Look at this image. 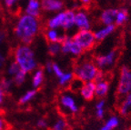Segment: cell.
<instances>
[{
  "mask_svg": "<svg viewBox=\"0 0 131 130\" xmlns=\"http://www.w3.org/2000/svg\"><path fill=\"white\" fill-rule=\"evenodd\" d=\"M47 51L51 56H57L61 53V44L59 43H49L47 47Z\"/></svg>",
  "mask_w": 131,
  "mask_h": 130,
  "instance_id": "obj_27",
  "label": "cell"
},
{
  "mask_svg": "<svg viewBox=\"0 0 131 130\" xmlns=\"http://www.w3.org/2000/svg\"><path fill=\"white\" fill-rule=\"evenodd\" d=\"M20 70V67H18V65L16 63L15 61L11 62L10 65L7 67V74L11 77H14L16 74L18 73V71Z\"/></svg>",
  "mask_w": 131,
  "mask_h": 130,
  "instance_id": "obj_29",
  "label": "cell"
},
{
  "mask_svg": "<svg viewBox=\"0 0 131 130\" xmlns=\"http://www.w3.org/2000/svg\"><path fill=\"white\" fill-rule=\"evenodd\" d=\"M14 61L26 73L34 72L37 68L35 52L29 46L19 45L14 51Z\"/></svg>",
  "mask_w": 131,
  "mask_h": 130,
  "instance_id": "obj_2",
  "label": "cell"
},
{
  "mask_svg": "<svg viewBox=\"0 0 131 130\" xmlns=\"http://www.w3.org/2000/svg\"><path fill=\"white\" fill-rule=\"evenodd\" d=\"M106 112H105V108H100V109H96V116L97 119L102 120L104 119Z\"/></svg>",
  "mask_w": 131,
  "mask_h": 130,
  "instance_id": "obj_32",
  "label": "cell"
},
{
  "mask_svg": "<svg viewBox=\"0 0 131 130\" xmlns=\"http://www.w3.org/2000/svg\"><path fill=\"white\" fill-rule=\"evenodd\" d=\"M96 109H100V108H105L106 107V100L105 99H99L96 103V106H95Z\"/></svg>",
  "mask_w": 131,
  "mask_h": 130,
  "instance_id": "obj_34",
  "label": "cell"
},
{
  "mask_svg": "<svg viewBox=\"0 0 131 130\" xmlns=\"http://www.w3.org/2000/svg\"><path fill=\"white\" fill-rule=\"evenodd\" d=\"M127 20H128V12H127V10L126 8H118L114 25L116 27H120V26H123L125 23H127Z\"/></svg>",
  "mask_w": 131,
  "mask_h": 130,
  "instance_id": "obj_21",
  "label": "cell"
},
{
  "mask_svg": "<svg viewBox=\"0 0 131 130\" xmlns=\"http://www.w3.org/2000/svg\"><path fill=\"white\" fill-rule=\"evenodd\" d=\"M44 79H45V72L44 69L41 67H37L36 69L32 75V85L34 89L37 90V88H40L42 84L44 83Z\"/></svg>",
  "mask_w": 131,
  "mask_h": 130,
  "instance_id": "obj_19",
  "label": "cell"
},
{
  "mask_svg": "<svg viewBox=\"0 0 131 130\" xmlns=\"http://www.w3.org/2000/svg\"><path fill=\"white\" fill-rule=\"evenodd\" d=\"M109 91V83L106 80L96 82V88H95V96L99 99H104L105 96L107 95Z\"/></svg>",
  "mask_w": 131,
  "mask_h": 130,
  "instance_id": "obj_18",
  "label": "cell"
},
{
  "mask_svg": "<svg viewBox=\"0 0 131 130\" xmlns=\"http://www.w3.org/2000/svg\"><path fill=\"white\" fill-rule=\"evenodd\" d=\"M117 58V51L116 49L111 50L109 52L103 55H98L95 57L94 63L98 68V70L104 71L105 69H107L111 67L115 63Z\"/></svg>",
  "mask_w": 131,
  "mask_h": 130,
  "instance_id": "obj_7",
  "label": "cell"
},
{
  "mask_svg": "<svg viewBox=\"0 0 131 130\" xmlns=\"http://www.w3.org/2000/svg\"><path fill=\"white\" fill-rule=\"evenodd\" d=\"M52 68H53V62L47 61L45 65V69L47 70V73H52Z\"/></svg>",
  "mask_w": 131,
  "mask_h": 130,
  "instance_id": "obj_36",
  "label": "cell"
},
{
  "mask_svg": "<svg viewBox=\"0 0 131 130\" xmlns=\"http://www.w3.org/2000/svg\"><path fill=\"white\" fill-rule=\"evenodd\" d=\"M75 27L78 30H91V19L85 9L75 11Z\"/></svg>",
  "mask_w": 131,
  "mask_h": 130,
  "instance_id": "obj_9",
  "label": "cell"
},
{
  "mask_svg": "<svg viewBox=\"0 0 131 130\" xmlns=\"http://www.w3.org/2000/svg\"><path fill=\"white\" fill-rule=\"evenodd\" d=\"M74 74L73 72H64V74L58 78V85L61 88H68L72 80L74 79Z\"/></svg>",
  "mask_w": 131,
  "mask_h": 130,
  "instance_id": "obj_23",
  "label": "cell"
},
{
  "mask_svg": "<svg viewBox=\"0 0 131 130\" xmlns=\"http://www.w3.org/2000/svg\"><path fill=\"white\" fill-rule=\"evenodd\" d=\"M61 53L64 55H70L72 57H78L83 55L84 51L82 50L80 46L72 38V37L68 36L61 43Z\"/></svg>",
  "mask_w": 131,
  "mask_h": 130,
  "instance_id": "obj_8",
  "label": "cell"
},
{
  "mask_svg": "<svg viewBox=\"0 0 131 130\" xmlns=\"http://www.w3.org/2000/svg\"><path fill=\"white\" fill-rule=\"evenodd\" d=\"M72 38L80 46L84 52L92 50L96 44L92 30H78L72 36Z\"/></svg>",
  "mask_w": 131,
  "mask_h": 130,
  "instance_id": "obj_5",
  "label": "cell"
},
{
  "mask_svg": "<svg viewBox=\"0 0 131 130\" xmlns=\"http://www.w3.org/2000/svg\"><path fill=\"white\" fill-rule=\"evenodd\" d=\"M45 37L48 43H59L61 44L66 38L67 35L61 33L58 29H50L47 28L44 33Z\"/></svg>",
  "mask_w": 131,
  "mask_h": 130,
  "instance_id": "obj_12",
  "label": "cell"
},
{
  "mask_svg": "<svg viewBox=\"0 0 131 130\" xmlns=\"http://www.w3.org/2000/svg\"><path fill=\"white\" fill-rule=\"evenodd\" d=\"M116 30V26L115 25H110V26H103L101 28H98L94 32L95 39L96 42H101L105 40L106 38L112 35L114 31Z\"/></svg>",
  "mask_w": 131,
  "mask_h": 130,
  "instance_id": "obj_15",
  "label": "cell"
},
{
  "mask_svg": "<svg viewBox=\"0 0 131 130\" xmlns=\"http://www.w3.org/2000/svg\"><path fill=\"white\" fill-rule=\"evenodd\" d=\"M52 73L55 74L56 77H57L59 78L62 75L64 74L63 69L60 67V66H58L57 63H53V68H52Z\"/></svg>",
  "mask_w": 131,
  "mask_h": 130,
  "instance_id": "obj_31",
  "label": "cell"
},
{
  "mask_svg": "<svg viewBox=\"0 0 131 130\" xmlns=\"http://www.w3.org/2000/svg\"><path fill=\"white\" fill-rule=\"evenodd\" d=\"M84 83L81 81V80L78 79L76 77H74V79L72 80V82L69 85V91H71L72 93L73 92H79V90L81 89V88L83 86Z\"/></svg>",
  "mask_w": 131,
  "mask_h": 130,
  "instance_id": "obj_28",
  "label": "cell"
},
{
  "mask_svg": "<svg viewBox=\"0 0 131 130\" xmlns=\"http://www.w3.org/2000/svg\"><path fill=\"white\" fill-rule=\"evenodd\" d=\"M5 93H6V92H5L4 90H3V88H1V85H0V104H2L3 101H4Z\"/></svg>",
  "mask_w": 131,
  "mask_h": 130,
  "instance_id": "obj_38",
  "label": "cell"
},
{
  "mask_svg": "<svg viewBox=\"0 0 131 130\" xmlns=\"http://www.w3.org/2000/svg\"><path fill=\"white\" fill-rule=\"evenodd\" d=\"M37 127L41 128V129L46 128L47 126V121L46 119H44V118H40V119L37 120Z\"/></svg>",
  "mask_w": 131,
  "mask_h": 130,
  "instance_id": "obj_33",
  "label": "cell"
},
{
  "mask_svg": "<svg viewBox=\"0 0 131 130\" xmlns=\"http://www.w3.org/2000/svg\"><path fill=\"white\" fill-rule=\"evenodd\" d=\"M117 93L123 98L131 93V69L127 66H122L120 68Z\"/></svg>",
  "mask_w": 131,
  "mask_h": 130,
  "instance_id": "obj_6",
  "label": "cell"
},
{
  "mask_svg": "<svg viewBox=\"0 0 131 130\" xmlns=\"http://www.w3.org/2000/svg\"><path fill=\"white\" fill-rule=\"evenodd\" d=\"M97 72L98 68L95 65L94 61L91 60H83L77 63L73 70L74 77L81 80L83 83L94 82Z\"/></svg>",
  "mask_w": 131,
  "mask_h": 130,
  "instance_id": "obj_3",
  "label": "cell"
},
{
  "mask_svg": "<svg viewBox=\"0 0 131 130\" xmlns=\"http://www.w3.org/2000/svg\"><path fill=\"white\" fill-rule=\"evenodd\" d=\"M5 38H6V34L4 32H2V31H0V45L4 42Z\"/></svg>",
  "mask_w": 131,
  "mask_h": 130,
  "instance_id": "obj_40",
  "label": "cell"
},
{
  "mask_svg": "<svg viewBox=\"0 0 131 130\" xmlns=\"http://www.w3.org/2000/svg\"><path fill=\"white\" fill-rule=\"evenodd\" d=\"M95 88H96L95 82H86V83H84L78 93L80 94L81 98L84 100L89 101L95 98Z\"/></svg>",
  "mask_w": 131,
  "mask_h": 130,
  "instance_id": "obj_14",
  "label": "cell"
},
{
  "mask_svg": "<svg viewBox=\"0 0 131 130\" xmlns=\"http://www.w3.org/2000/svg\"><path fill=\"white\" fill-rule=\"evenodd\" d=\"M131 109V93L127 94V96H124L120 106H119V113L122 116H126L128 114V112Z\"/></svg>",
  "mask_w": 131,
  "mask_h": 130,
  "instance_id": "obj_22",
  "label": "cell"
},
{
  "mask_svg": "<svg viewBox=\"0 0 131 130\" xmlns=\"http://www.w3.org/2000/svg\"><path fill=\"white\" fill-rule=\"evenodd\" d=\"M5 61H6V58H5L4 55H3L1 52H0V67H2L5 64Z\"/></svg>",
  "mask_w": 131,
  "mask_h": 130,
  "instance_id": "obj_39",
  "label": "cell"
},
{
  "mask_svg": "<svg viewBox=\"0 0 131 130\" xmlns=\"http://www.w3.org/2000/svg\"><path fill=\"white\" fill-rule=\"evenodd\" d=\"M16 3V1H15V0H5L4 1L5 6L7 8H12L13 6H15Z\"/></svg>",
  "mask_w": 131,
  "mask_h": 130,
  "instance_id": "obj_35",
  "label": "cell"
},
{
  "mask_svg": "<svg viewBox=\"0 0 131 130\" xmlns=\"http://www.w3.org/2000/svg\"><path fill=\"white\" fill-rule=\"evenodd\" d=\"M41 11H42L41 3L37 0H29L25 8V14L36 18H38L40 16Z\"/></svg>",
  "mask_w": 131,
  "mask_h": 130,
  "instance_id": "obj_13",
  "label": "cell"
},
{
  "mask_svg": "<svg viewBox=\"0 0 131 130\" xmlns=\"http://www.w3.org/2000/svg\"><path fill=\"white\" fill-rule=\"evenodd\" d=\"M40 29V22L38 18L28 15H22L18 18L15 27L14 32L16 38L22 45L29 46Z\"/></svg>",
  "mask_w": 131,
  "mask_h": 130,
  "instance_id": "obj_1",
  "label": "cell"
},
{
  "mask_svg": "<svg viewBox=\"0 0 131 130\" xmlns=\"http://www.w3.org/2000/svg\"><path fill=\"white\" fill-rule=\"evenodd\" d=\"M40 3L42 10L46 12L58 13L64 8V2L60 0H43Z\"/></svg>",
  "mask_w": 131,
  "mask_h": 130,
  "instance_id": "obj_10",
  "label": "cell"
},
{
  "mask_svg": "<svg viewBox=\"0 0 131 130\" xmlns=\"http://www.w3.org/2000/svg\"><path fill=\"white\" fill-rule=\"evenodd\" d=\"M127 130H131V128H129V129H127Z\"/></svg>",
  "mask_w": 131,
  "mask_h": 130,
  "instance_id": "obj_42",
  "label": "cell"
},
{
  "mask_svg": "<svg viewBox=\"0 0 131 130\" xmlns=\"http://www.w3.org/2000/svg\"><path fill=\"white\" fill-rule=\"evenodd\" d=\"M120 124V119L117 116H111L105 121L99 130H115Z\"/></svg>",
  "mask_w": 131,
  "mask_h": 130,
  "instance_id": "obj_20",
  "label": "cell"
},
{
  "mask_svg": "<svg viewBox=\"0 0 131 130\" xmlns=\"http://www.w3.org/2000/svg\"><path fill=\"white\" fill-rule=\"evenodd\" d=\"M6 120L2 116H0V130H6Z\"/></svg>",
  "mask_w": 131,
  "mask_h": 130,
  "instance_id": "obj_37",
  "label": "cell"
},
{
  "mask_svg": "<svg viewBox=\"0 0 131 130\" xmlns=\"http://www.w3.org/2000/svg\"><path fill=\"white\" fill-rule=\"evenodd\" d=\"M13 80L12 79H8V78H4V79L1 80V83H0V85H1V88H3L5 92L8 91V90L10 89L11 86L13 85Z\"/></svg>",
  "mask_w": 131,
  "mask_h": 130,
  "instance_id": "obj_30",
  "label": "cell"
},
{
  "mask_svg": "<svg viewBox=\"0 0 131 130\" xmlns=\"http://www.w3.org/2000/svg\"><path fill=\"white\" fill-rule=\"evenodd\" d=\"M117 10H118V8H106V9H104L99 16V20H100L101 24L103 26L114 25Z\"/></svg>",
  "mask_w": 131,
  "mask_h": 130,
  "instance_id": "obj_11",
  "label": "cell"
},
{
  "mask_svg": "<svg viewBox=\"0 0 131 130\" xmlns=\"http://www.w3.org/2000/svg\"><path fill=\"white\" fill-rule=\"evenodd\" d=\"M64 17H65L64 10L60 11V12L54 15L53 16H51V17L47 21V28H50V29L62 28V26H63V23H64Z\"/></svg>",
  "mask_w": 131,
  "mask_h": 130,
  "instance_id": "obj_16",
  "label": "cell"
},
{
  "mask_svg": "<svg viewBox=\"0 0 131 130\" xmlns=\"http://www.w3.org/2000/svg\"><path fill=\"white\" fill-rule=\"evenodd\" d=\"M81 4H90V1L89 0H82Z\"/></svg>",
  "mask_w": 131,
  "mask_h": 130,
  "instance_id": "obj_41",
  "label": "cell"
},
{
  "mask_svg": "<svg viewBox=\"0 0 131 130\" xmlns=\"http://www.w3.org/2000/svg\"><path fill=\"white\" fill-rule=\"evenodd\" d=\"M27 74L26 72H24L23 70H19L18 73L16 74V75L13 77V83L16 85H21L22 84H24V82L26 81V78H27Z\"/></svg>",
  "mask_w": 131,
  "mask_h": 130,
  "instance_id": "obj_26",
  "label": "cell"
},
{
  "mask_svg": "<svg viewBox=\"0 0 131 130\" xmlns=\"http://www.w3.org/2000/svg\"><path fill=\"white\" fill-rule=\"evenodd\" d=\"M58 108L64 116L76 115L79 111V106L74 94L69 90L62 92L58 96Z\"/></svg>",
  "mask_w": 131,
  "mask_h": 130,
  "instance_id": "obj_4",
  "label": "cell"
},
{
  "mask_svg": "<svg viewBox=\"0 0 131 130\" xmlns=\"http://www.w3.org/2000/svg\"><path fill=\"white\" fill-rule=\"evenodd\" d=\"M65 17L62 29L66 31L71 30L75 27V10L74 9H66L64 10Z\"/></svg>",
  "mask_w": 131,
  "mask_h": 130,
  "instance_id": "obj_17",
  "label": "cell"
},
{
  "mask_svg": "<svg viewBox=\"0 0 131 130\" xmlns=\"http://www.w3.org/2000/svg\"><path fill=\"white\" fill-rule=\"evenodd\" d=\"M51 130H68V122L63 117L57 118L51 126Z\"/></svg>",
  "mask_w": 131,
  "mask_h": 130,
  "instance_id": "obj_25",
  "label": "cell"
},
{
  "mask_svg": "<svg viewBox=\"0 0 131 130\" xmlns=\"http://www.w3.org/2000/svg\"><path fill=\"white\" fill-rule=\"evenodd\" d=\"M37 93V90L34 89V88H33V89L28 90V91H27L20 98V99H19V103H20L21 105H26V104L29 103V102H30L31 100H33V98L36 96Z\"/></svg>",
  "mask_w": 131,
  "mask_h": 130,
  "instance_id": "obj_24",
  "label": "cell"
}]
</instances>
